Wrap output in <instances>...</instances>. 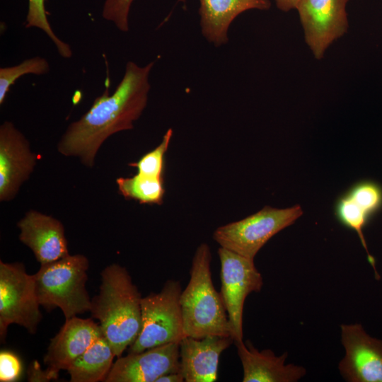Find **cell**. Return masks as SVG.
Wrapping results in <instances>:
<instances>
[{"instance_id": "8992f818", "label": "cell", "mask_w": 382, "mask_h": 382, "mask_svg": "<svg viewBox=\"0 0 382 382\" xmlns=\"http://www.w3.org/2000/svg\"><path fill=\"white\" fill-rule=\"evenodd\" d=\"M302 214L300 205L284 209L266 206L241 220L218 227L213 238L220 247L254 260L271 238L293 224Z\"/></svg>"}, {"instance_id": "f1b7e54d", "label": "cell", "mask_w": 382, "mask_h": 382, "mask_svg": "<svg viewBox=\"0 0 382 382\" xmlns=\"http://www.w3.org/2000/svg\"><path fill=\"white\" fill-rule=\"evenodd\" d=\"M178 1H180V2H183V3L185 4V3H186V0H178Z\"/></svg>"}, {"instance_id": "277c9868", "label": "cell", "mask_w": 382, "mask_h": 382, "mask_svg": "<svg viewBox=\"0 0 382 382\" xmlns=\"http://www.w3.org/2000/svg\"><path fill=\"white\" fill-rule=\"evenodd\" d=\"M88 267V260L82 254L41 265L33 274L40 305L48 311L59 308L65 320L90 312L91 299L86 288Z\"/></svg>"}, {"instance_id": "44dd1931", "label": "cell", "mask_w": 382, "mask_h": 382, "mask_svg": "<svg viewBox=\"0 0 382 382\" xmlns=\"http://www.w3.org/2000/svg\"><path fill=\"white\" fill-rule=\"evenodd\" d=\"M47 60L35 57L23 60L20 64L0 69V104L2 105L11 86L20 77L27 74L43 75L49 72Z\"/></svg>"}, {"instance_id": "83f0119b", "label": "cell", "mask_w": 382, "mask_h": 382, "mask_svg": "<svg viewBox=\"0 0 382 382\" xmlns=\"http://www.w3.org/2000/svg\"><path fill=\"white\" fill-rule=\"evenodd\" d=\"M299 0H275L277 7L282 11H289L293 8L296 9Z\"/></svg>"}, {"instance_id": "9c48e42d", "label": "cell", "mask_w": 382, "mask_h": 382, "mask_svg": "<svg viewBox=\"0 0 382 382\" xmlns=\"http://www.w3.org/2000/svg\"><path fill=\"white\" fill-rule=\"evenodd\" d=\"M349 0H299L296 9L305 40L320 59L326 49L348 28L346 6Z\"/></svg>"}, {"instance_id": "ac0fdd59", "label": "cell", "mask_w": 382, "mask_h": 382, "mask_svg": "<svg viewBox=\"0 0 382 382\" xmlns=\"http://www.w3.org/2000/svg\"><path fill=\"white\" fill-rule=\"evenodd\" d=\"M115 354L103 335L66 369L71 382L105 381Z\"/></svg>"}, {"instance_id": "603a6c76", "label": "cell", "mask_w": 382, "mask_h": 382, "mask_svg": "<svg viewBox=\"0 0 382 382\" xmlns=\"http://www.w3.org/2000/svg\"><path fill=\"white\" fill-rule=\"evenodd\" d=\"M172 136L173 129L170 128L155 149L144 154L137 162L130 163L129 166L136 168L139 174L163 178L165 154L169 147Z\"/></svg>"}, {"instance_id": "5b68a950", "label": "cell", "mask_w": 382, "mask_h": 382, "mask_svg": "<svg viewBox=\"0 0 382 382\" xmlns=\"http://www.w3.org/2000/svg\"><path fill=\"white\" fill-rule=\"evenodd\" d=\"M180 282L169 279L159 292L142 297L141 331L128 353H137L169 343H180L186 337L180 303Z\"/></svg>"}, {"instance_id": "6da1fadb", "label": "cell", "mask_w": 382, "mask_h": 382, "mask_svg": "<svg viewBox=\"0 0 382 382\" xmlns=\"http://www.w3.org/2000/svg\"><path fill=\"white\" fill-rule=\"evenodd\" d=\"M153 62L144 66L128 62L113 93L107 88L80 119L71 122L57 144L59 154L78 158L87 167L94 166L102 144L114 134L134 128L141 115L151 88L149 77Z\"/></svg>"}, {"instance_id": "d4e9b609", "label": "cell", "mask_w": 382, "mask_h": 382, "mask_svg": "<svg viewBox=\"0 0 382 382\" xmlns=\"http://www.w3.org/2000/svg\"><path fill=\"white\" fill-rule=\"evenodd\" d=\"M134 0H105L102 11L103 18L112 22L124 33L128 32L129 13Z\"/></svg>"}, {"instance_id": "5bb4252c", "label": "cell", "mask_w": 382, "mask_h": 382, "mask_svg": "<svg viewBox=\"0 0 382 382\" xmlns=\"http://www.w3.org/2000/svg\"><path fill=\"white\" fill-rule=\"evenodd\" d=\"M19 240L33 253L40 265L68 255V244L62 223L57 219L31 209L19 220Z\"/></svg>"}, {"instance_id": "cb8c5ba5", "label": "cell", "mask_w": 382, "mask_h": 382, "mask_svg": "<svg viewBox=\"0 0 382 382\" xmlns=\"http://www.w3.org/2000/svg\"><path fill=\"white\" fill-rule=\"evenodd\" d=\"M346 192L371 216L382 208V187L376 182H358Z\"/></svg>"}, {"instance_id": "484cf974", "label": "cell", "mask_w": 382, "mask_h": 382, "mask_svg": "<svg viewBox=\"0 0 382 382\" xmlns=\"http://www.w3.org/2000/svg\"><path fill=\"white\" fill-rule=\"evenodd\" d=\"M23 366L19 357L8 350L0 352V381L14 382L22 375Z\"/></svg>"}, {"instance_id": "4fadbf2b", "label": "cell", "mask_w": 382, "mask_h": 382, "mask_svg": "<svg viewBox=\"0 0 382 382\" xmlns=\"http://www.w3.org/2000/svg\"><path fill=\"white\" fill-rule=\"evenodd\" d=\"M103 335L100 325L92 318L75 316L65 320L59 332L50 340L44 357L47 380L57 378L60 371L66 370Z\"/></svg>"}, {"instance_id": "3957f363", "label": "cell", "mask_w": 382, "mask_h": 382, "mask_svg": "<svg viewBox=\"0 0 382 382\" xmlns=\"http://www.w3.org/2000/svg\"><path fill=\"white\" fill-rule=\"evenodd\" d=\"M211 260L209 246L201 243L192 258L190 280L180 297L185 333L195 338L208 335L233 337L221 293L212 279Z\"/></svg>"}, {"instance_id": "8fae6325", "label": "cell", "mask_w": 382, "mask_h": 382, "mask_svg": "<svg viewBox=\"0 0 382 382\" xmlns=\"http://www.w3.org/2000/svg\"><path fill=\"white\" fill-rule=\"evenodd\" d=\"M37 156L24 134L10 121L0 126V201L16 197L37 164Z\"/></svg>"}, {"instance_id": "e0dca14e", "label": "cell", "mask_w": 382, "mask_h": 382, "mask_svg": "<svg viewBox=\"0 0 382 382\" xmlns=\"http://www.w3.org/2000/svg\"><path fill=\"white\" fill-rule=\"evenodd\" d=\"M199 1L202 34L216 47L227 43L228 28L238 16L248 10H268L271 7L270 0Z\"/></svg>"}, {"instance_id": "2e32d148", "label": "cell", "mask_w": 382, "mask_h": 382, "mask_svg": "<svg viewBox=\"0 0 382 382\" xmlns=\"http://www.w3.org/2000/svg\"><path fill=\"white\" fill-rule=\"evenodd\" d=\"M234 344L243 366V382H296L306 374L301 366L285 364L286 352L277 356L271 349L260 351L249 340Z\"/></svg>"}, {"instance_id": "9a60e30c", "label": "cell", "mask_w": 382, "mask_h": 382, "mask_svg": "<svg viewBox=\"0 0 382 382\" xmlns=\"http://www.w3.org/2000/svg\"><path fill=\"white\" fill-rule=\"evenodd\" d=\"M234 340L231 337L186 336L179 343L180 372L185 382H214L218 378L219 358Z\"/></svg>"}, {"instance_id": "d6986e66", "label": "cell", "mask_w": 382, "mask_h": 382, "mask_svg": "<svg viewBox=\"0 0 382 382\" xmlns=\"http://www.w3.org/2000/svg\"><path fill=\"white\" fill-rule=\"evenodd\" d=\"M120 193L128 199H134L141 204L163 203L165 189L163 178L137 173L132 177L116 179Z\"/></svg>"}, {"instance_id": "ffe728a7", "label": "cell", "mask_w": 382, "mask_h": 382, "mask_svg": "<svg viewBox=\"0 0 382 382\" xmlns=\"http://www.w3.org/2000/svg\"><path fill=\"white\" fill-rule=\"evenodd\" d=\"M335 214L337 220L345 226L354 231L361 241L366 254L367 259L374 270L377 279L380 276L376 268L374 257L370 254L363 233L371 216L357 203L347 192L340 196L335 206Z\"/></svg>"}, {"instance_id": "30bf717a", "label": "cell", "mask_w": 382, "mask_h": 382, "mask_svg": "<svg viewBox=\"0 0 382 382\" xmlns=\"http://www.w3.org/2000/svg\"><path fill=\"white\" fill-rule=\"evenodd\" d=\"M345 354L338 365L349 382H382V340L369 335L360 323L342 324Z\"/></svg>"}, {"instance_id": "7402d4cb", "label": "cell", "mask_w": 382, "mask_h": 382, "mask_svg": "<svg viewBox=\"0 0 382 382\" xmlns=\"http://www.w3.org/2000/svg\"><path fill=\"white\" fill-rule=\"evenodd\" d=\"M45 4V0H28L25 28H36L42 30L54 44L59 54L69 59L72 56L71 48L54 33L48 21Z\"/></svg>"}, {"instance_id": "ba28073f", "label": "cell", "mask_w": 382, "mask_h": 382, "mask_svg": "<svg viewBox=\"0 0 382 382\" xmlns=\"http://www.w3.org/2000/svg\"><path fill=\"white\" fill-rule=\"evenodd\" d=\"M220 260L221 295L233 330L234 341L243 340V313L246 297L259 292L263 285L261 273L250 260L230 250L218 249Z\"/></svg>"}, {"instance_id": "7a4b0ae2", "label": "cell", "mask_w": 382, "mask_h": 382, "mask_svg": "<svg viewBox=\"0 0 382 382\" xmlns=\"http://www.w3.org/2000/svg\"><path fill=\"white\" fill-rule=\"evenodd\" d=\"M100 276L99 291L91 299L90 312L118 358L141 331L142 297L125 267L109 265Z\"/></svg>"}, {"instance_id": "7c38bea8", "label": "cell", "mask_w": 382, "mask_h": 382, "mask_svg": "<svg viewBox=\"0 0 382 382\" xmlns=\"http://www.w3.org/2000/svg\"><path fill=\"white\" fill-rule=\"evenodd\" d=\"M180 369L179 344L169 343L118 357L105 382H156Z\"/></svg>"}, {"instance_id": "4316f807", "label": "cell", "mask_w": 382, "mask_h": 382, "mask_svg": "<svg viewBox=\"0 0 382 382\" xmlns=\"http://www.w3.org/2000/svg\"><path fill=\"white\" fill-rule=\"evenodd\" d=\"M184 377L180 372H171L160 376L156 382H183Z\"/></svg>"}, {"instance_id": "52a82bcc", "label": "cell", "mask_w": 382, "mask_h": 382, "mask_svg": "<svg viewBox=\"0 0 382 382\" xmlns=\"http://www.w3.org/2000/svg\"><path fill=\"white\" fill-rule=\"evenodd\" d=\"M33 274L21 262L0 261V339L5 342L8 328L17 324L35 334L42 316Z\"/></svg>"}]
</instances>
